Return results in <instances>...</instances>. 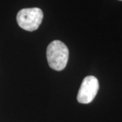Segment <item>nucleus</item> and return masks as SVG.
Here are the masks:
<instances>
[{"mask_svg":"<svg viewBox=\"0 0 122 122\" xmlns=\"http://www.w3.org/2000/svg\"><path fill=\"white\" fill-rule=\"evenodd\" d=\"M44 14L39 8H24L17 14L18 24L24 30L33 31L38 29L42 22Z\"/></svg>","mask_w":122,"mask_h":122,"instance_id":"nucleus-2","label":"nucleus"},{"mask_svg":"<svg viewBox=\"0 0 122 122\" xmlns=\"http://www.w3.org/2000/svg\"><path fill=\"white\" fill-rule=\"evenodd\" d=\"M119 1H122V0H119Z\"/></svg>","mask_w":122,"mask_h":122,"instance_id":"nucleus-4","label":"nucleus"},{"mask_svg":"<svg viewBox=\"0 0 122 122\" xmlns=\"http://www.w3.org/2000/svg\"><path fill=\"white\" fill-rule=\"evenodd\" d=\"M46 56L50 67L60 71L66 66L69 60V50L63 42L54 40L48 45Z\"/></svg>","mask_w":122,"mask_h":122,"instance_id":"nucleus-1","label":"nucleus"},{"mask_svg":"<svg viewBox=\"0 0 122 122\" xmlns=\"http://www.w3.org/2000/svg\"><path fill=\"white\" fill-rule=\"evenodd\" d=\"M99 90V82L94 76H87L83 80L79 90L77 99L79 103H90Z\"/></svg>","mask_w":122,"mask_h":122,"instance_id":"nucleus-3","label":"nucleus"}]
</instances>
